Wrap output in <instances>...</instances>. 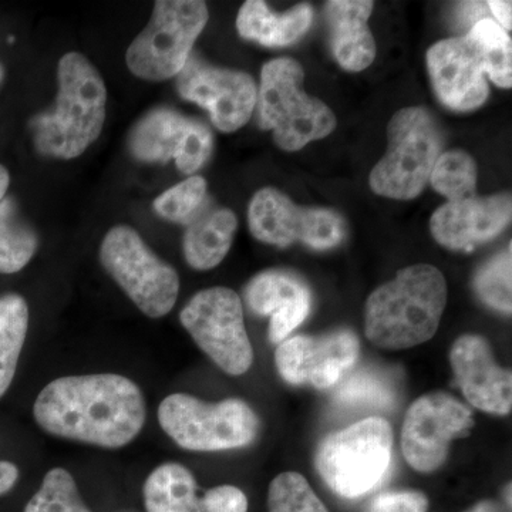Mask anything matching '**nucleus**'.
Here are the masks:
<instances>
[{
	"instance_id": "nucleus-23",
	"label": "nucleus",
	"mask_w": 512,
	"mask_h": 512,
	"mask_svg": "<svg viewBox=\"0 0 512 512\" xmlns=\"http://www.w3.org/2000/svg\"><path fill=\"white\" fill-rule=\"evenodd\" d=\"M313 20L311 6H295L282 15H276L261 0H248L239 9L237 29L244 39L252 40L262 46L282 47L298 42Z\"/></svg>"
},
{
	"instance_id": "nucleus-1",
	"label": "nucleus",
	"mask_w": 512,
	"mask_h": 512,
	"mask_svg": "<svg viewBox=\"0 0 512 512\" xmlns=\"http://www.w3.org/2000/svg\"><path fill=\"white\" fill-rule=\"evenodd\" d=\"M36 423L60 439L104 448L131 443L146 423V400L133 380L114 373L53 380L37 396Z\"/></svg>"
},
{
	"instance_id": "nucleus-16",
	"label": "nucleus",
	"mask_w": 512,
	"mask_h": 512,
	"mask_svg": "<svg viewBox=\"0 0 512 512\" xmlns=\"http://www.w3.org/2000/svg\"><path fill=\"white\" fill-rule=\"evenodd\" d=\"M427 67L437 97L454 111H471L488 99L485 70L467 36L441 40L427 52Z\"/></svg>"
},
{
	"instance_id": "nucleus-32",
	"label": "nucleus",
	"mask_w": 512,
	"mask_h": 512,
	"mask_svg": "<svg viewBox=\"0 0 512 512\" xmlns=\"http://www.w3.org/2000/svg\"><path fill=\"white\" fill-rule=\"evenodd\" d=\"M207 202V181L198 175L181 181L163 192L154 201V210L160 217L177 224H188Z\"/></svg>"
},
{
	"instance_id": "nucleus-6",
	"label": "nucleus",
	"mask_w": 512,
	"mask_h": 512,
	"mask_svg": "<svg viewBox=\"0 0 512 512\" xmlns=\"http://www.w3.org/2000/svg\"><path fill=\"white\" fill-rule=\"evenodd\" d=\"M392 456V426L369 417L326 437L316 453V468L333 493L357 498L383 480Z\"/></svg>"
},
{
	"instance_id": "nucleus-14",
	"label": "nucleus",
	"mask_w": 512,
	"mask_h": 512,
	"mask_svg": "<svg viewBox=\"0 0 512 512\" xmlns=\"http://www.w3.org/2000/svg\"><path fill=\"white\" fill-rule=\"evenodd\" d=\"M183 99L210 113L212 124L224 133L244 127L258 99L256 84L248 73L221 69L190 56L177 76Z\"/></svg>"
},
{
	"instance_id": "nucleus-7",
	"label": "nucleus",
	"mask_w": 512,
	"mask_h": 512,
	"mask_svg": "<svg viewBox=\"0 0 512 512\" xmlns=\"http://www.w3.org/2000/svg\"><path fill=\"white\" fill-rule=\"evenodd\" d=\"M158 421L168 437L190 451L249 446L259 431L258 416L244 400L207 403L184 393L165 397L158 407Z\"/></svg>"
},
{
	"instance_id": "nucleus-11",
	"label": "nucleus",
	"mask_w": 512,
	"mask_h": 512,
	"mask_svg": "<svg viewBox=\"0 0 512 512\" xmlns=\"http://www.w3.org/2000/svg\"><path fill=\"white\" fill-rule=\"evenodd\" d=\"M251 234L258 241L286 248L295 242L328 251L346 237L345 221L326 208L298 207L275 188H262L248 208Z\"/></svg>"
},
{
	"instance_id": "nucleus-33",
	"label": "nucleus",
	"mask_w": 512,
	"mask_h": 512,
	"mask_svg": "<svg viewBox=\"0 0 512 512\" xmlns=\"http://www.w3.org/2000/svg\"><path fill=\"white\" fill-rule=\"evenodd\" d=\"M429 500L420 491H389L377 495L366 512H427Z\"/></svg>"
},
{
	"instance_id": "nucleus-13",
	"label": "nucleus",
	"mask_w": 512,
	"mask_h": 512,
	"mask_svg": "<svg viewBox=\"0 0 512 512\" xmlns=\"http://www.w3.org/2000/svg\"><path fill=\"white\" fill-rule=\"evenodd\" d=\"M131 154L143 163H168L175 160L183 174H194L207 163L212 151L210 128L188 119L178 111H148L131 130Z\"/></svg>"
},
{
	"instance_id": "nucleus-35",
	"label": "nucleus",
	"mask_w": 512,
	"mask_h": 512,
	"mask_svg": "<svg viewBox=\"0 0 512 512\" xmlns=\"http://www.w3.org/2000/svg\"><path fill=\"white\" fill-rule=\"evenodd\" d=\"M487 5L491 12H493L494 18L498 20V25H500L504 30H511L512 3L505 2V0H493V2H488Z\"/></svg>"
},
{
	"instance_id": "nucleus-25",
	"label": "nucleus",
	"mask_w": 512,
	"mask_h": 512,
	"mask_svg": "<svg viewBox=\"0 0 512 512\" xmlns=\"http://www.w3.org/2000/svg\"><path fill=\"white\" fill-rule=\"evenodd\" d=\"M36 249L35 231L23 221L13 198H3L0 202V274L22 271Z\"/></svg>"
},
{
	"instance_id": "nucleus-39",
	"label": "nucleus",
	"mask_w": 512,
	"mask_h": 512,
	"mask_svg": "<svg viewBox=\"0 0 512 512\" xmlns=\"http://www.w3.org/2000/svg\"><path fill=\"white\" fill-rule=\"evenodd\" d=\"M3 77H5V70H3L2 64H0V84L3 82Z\"/></svg>"
},
{
	"instance_id": "nucleus-29",
	"label": "nucleus",
	"mask_w": 512,
	"mask_h": 512,
	"mask_svg": "<svg viewBox=\"0 0 512 512\" xmlns=\"http://www.w3.org/2000/svg\"><path fill=\"white\" fill-rule=\"evenodd\" d=\"M25 512H92L84 504L76 481L64 468H53L43 478L39 491L26 505Z\"/></svg>"
},
{
	"instance_id": "nucleus-21",
	"label": "nucleus",
	"mask_w": 512,
	"mask_h": 512,
	"mask_svg": "<svg viewBox=\"0 0 512 512\" xmlns=\"http://www.w3.org/2000/svg\"><path fill=\"white\" fill-rule=\"evenodd\" d=\"M373 6L369 0L326 3L333 55L349 72H362L375 60L376 43L367 26Z\"/></svg>"
},
{
	"instance_id": "nucleus-27",
	"label": "nucleus",
	"mask_w": 512,
	"mask_h": 512,
	"mask_svg": "<svg viewBox=\"0 0 512 512\" xmlns=\"http://www.w3.org/2000/svg\"><path fill=\"white\" fill-rule=\"evenodd\" d=\"M336 404L348 409H392L396 392L392 382L375 370H360L343 380L336 389Z\"/></svg>"
},
{
	"instance_id": "nucleus-17",
	"label": "nucleus",
	"mask_w": 512,
	"mask_h": 512,
	"mask_svg": "<svg viewBox=\"0 0 512 512\" xmlns=\"http://www.w3.org/2000/svg\"><path fill=\"white\" fill-rule=\"evenodd\" d=\"M450 363L457 386L471 406L497 416L510 414L511 372L497 365L483 336H460L451 348Z\"/></svg>"
},
{
	"instance_id": "nucleus-18",
	"label": "nucleus",
	"mask_w": 512,
	"mask_h": 512,
	"mask_svg": "<svg viewBox=\"0 0 512 512\" xmlns=\"http://www.w3.org/2000/svg\"><path fill=\"white\" fill-rule=\"evenodd\" d=\"M510 194L470 197L447 202L430 220L431 234L441 247L451 251H470L498 237L510 225Z\"/></svg>"
},
{
	"instance_id": "nucleus-20",
	"label": "nucleus",
	"mask_w": 512,
	"mask_h": 512,
	"mask_svg": "<svg viewBox=\"0 0 512 512\" xmlns=\"http://www.w3.org/2000/svg\"><path fill=\"white\" fill-rule=\"evenodd\" d=\"M249 308L269 316L268 336L275 345L284 342L308 318L312 293L298 275L288 271H265L251 279L245 288Z\"/></svg>"
},
{
	"instance_id": "nucleus-24",
	"label": "nucleus",
	"mask_w": 512,
	"mask_h": 512,
	"mask_svg": "<svg viewBox=\"0 0 512 512\" xmlns=\"http://www.w3.org/2000/svg\"><path fill=\"white\" fill-rule=\"evenodd\" d=\"M29 326L28 303L10 293L0 298V397L9 389Z\"/></svg>"
},
{
	"instance_id": "nucleus-3",
	"label": "nucleus",
	"mask_w": 512,
	"mask_h": 512,
	"mask_svg": "<svg viewBox=\"0 0 512 512\" xmlns=\"http://www.w3.org/2000/svg\"><path fill=\"white\" fill-rule=\"evenodd\" d=\"M447 305V282L433 265H413L379 286L366 303L365 333L383 349H410L436 335Z\"/></svg>"
},
{
	"instance_id": "nucleus-19",
	"label": "nucleus",
	"mask_w": 512,
	"mask_h": 512,
	"mask_svg": "<svg viewBox=\"0 0 512 512\" xmlns=\"http://www.w3.org/2000/svg\"><path fill=\"white\" fill-rule=\"evenodd\" d=\"M147 512H248L247 495L234 485L201 493L191 471L178 463L158 466L143 488Z\"/></svg>"
},
{
	"instance_id": "nucleus-5",
	"label": "nucleus",
	"mask_w": 512,
	"mask_h": 512,
	"mask_svg": "<svg viewBox=\"0 0 512 512\" xmlns=\"http://www.w3.org/2000/svg\"><path fill=\"white\" fill-rule=\"evenodd\" d=\"M389 148L370 173L372 191L392 200L419 197L444 147L443 131L423 107L397 111L387 127Z\"/></svg>"
},
{
	"instance_id": "nucleus-37",
	"label": "nucleus",
	"mask_w": 512,
	"mask_h": 512,
	"mask_svg": "<svg viewBox=\"0 0 512 512\" xmlns=\"http://www.w3.org/2000/svg\"><path fill=\"white\" fill-rule=\"evenodd\" d=\"M466 512H507L503 505L495 503V501L485 500L474 505L473 508Z\"/></svg>"
},
{
	"instance_id": "nucleus-26",
	"label": "nucleus",
	"mask_w": 512,
	"mask_h": 512,
	"mask_svg": "<svg viewBox=\"0 0 512 512\" xmlns=\"http://www.w3.org/2000/svg\"><path fill=\"white\" fill-rule=\"evenodd\" d=\"M473 43L491 82L503 89L512 84V43L507 30L493 19H481L466 35Z\"/></svg>"
},
{
	"instance_id": "nucleus-36",
	"label": "nucleus",
	"mask_w": 512,
	"mask_h": 512,
	"mask_svg": "<svg viewBox=\"0 0 512 512\" xmlns=\"http://www.w3.org/2000/svg\"><path fill=\"white\" fill-rule=\"evenodd\" d=\"M19 478V470L9 461H0V495L12 490Z\"/></svg>"
},
{
	"instance_id": "nucleus-9",
	"label": "nucleus",
	"mask_w": 512,
	"mask_h": 512,
	"mask_svg": "<svg viewBox=\"0 0 512 512\" xmlns=\"http://www.w3.org/2000/svg\"><path fill=\"white\" fill-rule=\"evenodd\" d=\"M100 261L148 318H163L174 308L180 278L173 266L147 247L136 229L127 225L111 228L101 242Z\"/></svg>"
},
{
	"instance_id": "nucleus-31",
	"label": "nucleus",
	"mask_w": 512,
	"mask_h": 512,
	"mask_svg": "<svg viewBox=\"0 0 512 512\" xmlns=\"http://www.w3.org/2000/svg\"><path fill=\"white\" fill-rule=\"evenodd\" d=\"M269 512H329L312 490L308 480L299 473L279 474L268 491Z\"/></svg>"
},
{
	"instance_id": "nucleus-34",
	"label": "nucleus",
	"mask_w": 512,
	"mask_h": 512,
	"mask_svg": "<svg viewBox=\"0 0 512 512\" xmlns=\"http://www.w3.org/2000/svg\"><path fill=\"white\" fill-rule=\"evenodd\" d=\"M485 10H487V6L481 2L461 3L457 8L458 22L461 23V26H468L471 29L481 19H485Z\"/></svg>"
},
{
	"instance_id": "nucleus-15",
	"label": "nucleus",
	"mask_w": 512,
	"mask_h": 512,
	"mask_svg": "<svg viewBox=\"0 0 512 512\" xmlns=\"http://www.w3.org/2000/svg\"><path fill=\"white\" fill-rule=\"evenodd\" d=\"M360 343L352 330L340 329L328 335H299L279 343L275 363L279 375L292 386L329 389L355 366Z\"/></svg>"
},
{
	"instance_id": "nucleus-28",
	"label": "nucleus",
	"mask_w": 512,
	"mask_h": 512,
	"mask_svg": "<svg viewBox=\"0 0 512 512\" xmlns=\"http://www.w3.org/2000/svg\"><path fill=\"white\" fill-rule=\"evenodd\" d=\"M434 190L448 202L474 197L477 185V165L466 151L441 153L430 175Z\"/></svg>"
},
{
	"instance_id": "nucleus-8",
	"label": "nucleus",
	"mask_w": 512,
	"mask_h": 512,
	"mask_svg": "<svg viewBox=\"0 0 512 512\" xmlns=\"http://www.w3.org/2000/svg\"><path fill=\"white\" fill-rule=\"evenodd\" d=\"M208 8L198 0H160L143 32L127 49L130 72L147 82L178 76L192 46L208 22Z\"/></svg>"
},
{
	"instance_id": "nucleus-12",
	"label": "nucleus",
	"mask_w": 512,
	"mask_h": 512,
	"mask_svg": "<svg viewBox=\"0 0 512 512\" xmlns=\"http://www.w3.org/2000/svg\"><path fill=\"white\" fill-rule=\"evenodd\" d=\"M473 426V413L456 397L444 392L424 394L404 419V458L420 473L436 471L447 460L450 444L466 437Z\"/></svg>"
},
{
	"instance_id": "nucleus-30",
	"label": "nucleus",
	"mask_w": 512,
	"mask_h": 512,
	"mask_svg": "<svg viewBox=\"0 0 512 512\" xmlns=\"http://www.w3.org/2000/svg\"><path fill=\"white\" fill-rule=\"evenodd\" d=\"M511 245L478 269L473 286L478 298L503 313H511Z\"/></svg>"
},
{
	"instance_id": "nucleus-2",
	"label": "nucleus",
	"mask_w": 512,
	"mask_h": 512,
	"mask_svg": "<svg viewBox=\"0 0 512 512\" xmlns=\"http://www.w3.org/2000/svg\"><path fill=\"white\" fill-rule=\"evenodd\" d=\"M59 90L52 109L30 123L33 143L43 156L73 160L99 138L106 121L107 90L96 67L77 52L57 67Z\"/></svg>"
},
{
	"instance_id": "nucleus-38",
	"label": "nucleus",
	"mask_w": 512,
	"mask_h": 512,
	"mask_svg": "<svg viewBox=\"0 0 512 512\" xmlns=\"http://www.w3.org/2000/svg\"><path fill=\"white\" fill-rule=\"evenodd\" d=\"M10 183V175L3 165H0V202L5 198Z\"/></svg>"
},
{
	"instance_id": "nucleus-10",
	"label": "nucleus",
	"mask_w": 512,
	"mask_h": 512,
	"mask_svg": "<svg viewBox=\"0 0 512 512\" xmlns=\"http://www.w3.org/2000/svg\"><path fill=\"white\" fill-rule=\"evenodd\" d=\"M180 320L198 348L225 373L241 376L251 369L254 349L237 292L222 286L204 289L185 305Z\"/></svg>"
},
{
	"instance_id": "nucleus-22",
	"label": "nucleus",
	"mask_w": 512,
	"mask_h": 512,
	"mask_svg": "<svg viewBox=\"0 0 512 512\" xmlns=\"http://www.w3.org/2000/svg\"><path fill=\"white\" fill-rule=\"evenodd\" d=\"M237 227L234 212L228 208H210L205 202L187 224L183 242L187 264L197 271L220 265L231 249Z\"/></svg>"
},
{
	"instance_id": "nucleus-4",
	"label": "nucleus",
	"mask_w": 512,
	"mask_h": 512,
	"mask_svg": "<svg viewBox=\"0 0 512 512\" xmlns=\"http://www.w3.org/2000/svg\"><path fill=\"white\" fill-rule=\"evenodd\" d=\"M303 69L293 59L271 60L262 67L258 94L259 124L274 131L276 146L298 151L328 137L336 117L323 101L302 89Z\"/></svg>"
}]
</instances>
